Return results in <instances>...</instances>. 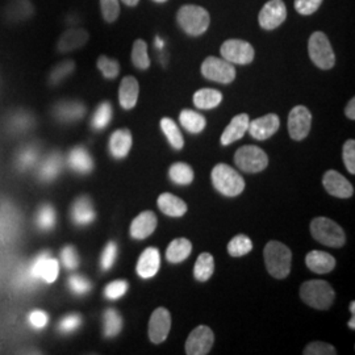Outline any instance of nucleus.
<instances>
[{
  "mask_svg": "<svg viewBox=\"0 0 355 355\" xmlns=\"http://www.w3.org/2000/svg\"><path fill=\"white\" fill-rule=\"evenodd\" d=\"M60 274L58 261L51 257V254L41 253L31 262L29 267L21 271L20 282L23 286H35L38 282H45L51 284L55 282Z\"/></svg>",
  "mask_w": 355,
  "mask_h": 355,
  "instance_id": "f257e3e1",
  "label": "nucleus"
},
{
  "mask_svg": "<svg viewBox=\"0 0 355 355\" xmlns=\"http://www.w3.org/2000/svg\"><path fill=\"white\" fill-rule=\"evenodd\" d=\"M267 271L277 279H284L291 272V250L279 241H270L263 250Z\"/></svg>",
  "mask_w": 355,
  "mask_h": 355,
  "instance_id": "f03ea898",
  "label": "nucleus"
},
{
  "mask_svg": "<svg viewBox=\"0 0 355 355\" xmlns=\"http://www.w3.org/2000/svg\"><path fill=\"white\" fill-rule=\"evenodd\" d=\"M178 24L189 36L198 37L202 36L211 24V16L208 11L193 4L183 6L177 16Z\"/></svg>",
  "mask_w": 355,
  "mask_h": 355,
  "instance_id": "7ed1b4c3",
  "label": "nucleus"
},
{
  "mask_svg": "<svg viewBox=\"0 0 355 355\" xmlns=\"http://www.w3.org/2000/svg\"><path fill=\"white\" fill-rule=\"evenodd\" d=\"M300 297L305 304L315 309L325 311L333 304L336 292L325 280H308L300 287Z\"/></svg>",
  "mask_w": 355,
  "mask_h": 355,
  "instance_id": "20e7f679",
  "label": "nucleus"
},
{
  "mask_svg": "<svg viewBox=\"0 0 355 355\" xmlns=\"http://www.w3.org/2000/svg\"><path fill=\"white\" fill-rule=\"evenodd\" d=\"M211 178L214 187L224 196L234 198L245 190L243 178L234 168L225 164L216 165L211 173Z\"/></svg>",
  "mask_w": 355,
  "mask_h": 355,
  "instance_id": "39448f33",
  "label": "nucleus"
},
{
  "mask_svg": "<svg viewBox=\"0 0 355 355\" xmlns=\"http://www.w3.org/2000/svg\"><path fill=\"white\" fill-rule=\"evenodd\" d=\"M311 234L316 241L329 248H343L346 242L343 229L328 217H316L311 223Z\"/></svg>",
  "mask_w": 355,
  "mask_h": 355,
  "instance_id": "423d86ee",
  "label": "nucleus"
},
{
  "mask_svg": "<svg viewBox=\"0 0 355 355\" xmlns=\"http://www.w3.org/2000/svg\"><path fill=\"white\" fill-rule=\"evenodd\" d=\"M308 53L312 62L321 70H330L336 64V55L329 38L324 32H315L308 41Z\"/></svg>",
  "mask_w": 355,
  "mask_h": 355,
  "instance_id": "0eeeda50",
  "label": "nucleus"
},
{
  "mask_svg": "<svg viewBox=\"0 0 355 355\" xmlns=\"http://www.w3.org/2000/svg\"><path fill=\"white\" fill-rule=\"evenodd\" d=\"M234 164L245 173H261L268 166V157L261 148L246 145L234 154Z\"/></svg>",
  "mask_w": 355,
  "mask_h": 355,
  "instance_id": "6e6552de",
  "label": "nucleus"
},
{
  "mask_svg": "<svg viewBox=\"0 0 355 355\" xmlns=\"http://www.w3.org/2000/svg\"><path fill=\"white\" fill-rule=\"evenodd\" d=\"M202 74L205 79L221 85H229L236 79V69L224 58L208 57L202 64Z\"/></svg>",
  "mask_w": 355,
  "mask_h": 355,
  "instance_id": "1a4fd4ad",
  "label": "nucleus"
},
{
  "mask_svg": "<svg viewBox=\"0 0 355 355\" xmlns=\"http://www.w3.org/2000/svg\"><path fill=\"white\" fill-rule=\"evenodd\" d=\"M220 53L225 61L234 64H252L255 55L253 46L248 41L237 38L227 40L221 45Z\"/></svg>",
  "mask_w": 355,
  "mask_h": 355,
  "instance_id": "9d476101",
  "label": "nucleus"
},
{
  "mask_svg": "<svg viewBox=\"0 0 355 355\" xmlns=\"http://www.w3.org/2000/svg\"><path fill=\"white\" fill-rule=\"evenodd\" d=\"M312 125V114L304 105L293 107L288 116V133L292 140L303 141L308 137Z\"/></svg>",
  "mask_w": 355,
  "mask_h": 355,
  "instance_id": "9b49d317",
  "label": "nucleus"
},
{
  "mask_svg": "<svg viewBox=\"0 0 355 355\" xmlns=\"http://www.w3.org/2000/svg\"><path fill=\"white\" fill-rule=\"evenodd\" d=\"M287 19V8L283 0H270L262 7L258 21L265 31H274Z\"/></svg>",
  "mask_w": 355,
  "mask_h": 355,
  "instance_id": "f8f14e48",
  "label": "nucleus"
},
{
  "mask_svg": "<svg viewBox=\"0 0 355 355\" xmlns=\"http://www.w3.org/2000/svg\"><path fill=\"white\" fill-rule=\"evenodd\" d=\"M215 343V334L209 327L200 325L192 330L186 341V353L189 355L208 354Z\"/></svg>",
  "mask_w": 355,
  "mask_h": 355,
  "instance_id": "ddd939ff",
  "label": "nucleus"
},
{
  "mask_svg": "<svg viewBox=\"0 0 355 355\" xmlns=\"http://www.w3.org/2000/svg\"><path fill=\"white\" fill-rule=\"evenodd\" d=\"M171 329V315L170 312L164 308L159 306L153 312L150 320H149V340L155 345L165 343L168 333Z\"/></svg>",
  "mask_w": 355,
  "mask_h": 355,
  "instance_id": "4468645a",
  "label": "nucleus"
},
{
  "mask_svg": "<svg viewBox=\"0 0 355 355\" xmlns=\"http://www.w3.org/2000/svg\"><path fill=\"white\" fill-rule=\"evenodd\" d=\"M322 184L329 195L340 199L352 198L354 193L353 184L336 170H328L325 173L322 178Z\"/></svg>",
  "mask_w": 355,
  "mask_h": 355,
  "instance_id": "2eb2a0df",
  "label": "nucleus"
},
{
  "mask_svg": "<svg viewBox=\"0 0 355 355\" xmlns=\"http://www.w3.org/2000/svg\"><path fill=\"white\" fill-rule=\"evenodd\" d=\"M279 127V116L268 114L250 121L248 130L255 140L265 141L268 140L270 137H272L278 132Z\"/></svg>",
  "mask_w": 355,
  "mask_h": 355,
  "instance_id": "dca6fc26",
  "label": "nucleus"
},
{
  "mask_svg": "<svg viewBox=\"0 0 355 355\" xmlns=\"http://www.w3.org/2000/svg\"><path fill=\"white\" fill-rule=\"evenodd\" d=\"M158 220L152 211H145L137 216L130 225V236L135 240H145L152 236L157 228Z\"/></svg>",
  "mask_w": 355,
  "mask_h": 355,
  "instance_id": "f3484780",
  "label": "nucleus"
},
{
  "mask_svg": "<svg viewBox=\"0 0 355 355\" xmlns=\"http://www.w3.org/2000/svg\"><path fill=\"white\" fill-rule=\"evenodd\" d=\"M161 266V255L157 248H148L141 254L136 271L142 279H150L157 275Z\"/></svg>",
  "mask_w": 355,
  "mask_h": 355,
  "instance_id": "a211bd4d",
  "label": "nucleus"
},
{
  "mask_svg": "<svg viewBox=\"0 0 355 355\" xmlns=\"http://www.w3.org/2000/svg\"><path fill=\"white\" fill-rule=\"evenodd\" d=\"M96 218L92 202L87 196L78 198L71 207V220L78 227H87Z\"/></svg>",
  "mask_w": 355,
  "mask_h": 355,
  "instance_id": "6ab92c4d",
  "label": "nucleus"
},
{
  "mask_svg": "<svg viewBox=\"0 0 355 355\" xmlns=\"http://www.w3.org/2000/svg\"><path fill=\"white\" fill-rule=\"evenodd\" d=\"M249 114H241L234 116L230 121L228 127L225 128V130L221 135V145L228 146L230 144L236 142V141L241 140L245 136V133L248 132L249 128Z\"/></svg>",
  "mask_w": 355,
  "mask_h": 355,
  "instance_id": "aec40b11",
  "label": "nucleus"
},
{
  "mask_svg": "<svg viewBox=\"0 0 355 355\" xmlns=\"http://www.w3.org/2000/svg\"><path fill=\"white\" fill-rule=\"evenodd\" d=\"M140 94V85L135 76H125L121 80L120 89H119V102L121 108L124 110H133L139 101Z\"/></svg>",
  "mask_w": 355,
  "mask_h": 355,
  "instance_id": "412c9836",
  "label": "nucleus"
},
{
  "mask_svg": "<svg viewBox=\"0 0 355 355\" xmlns=\"http://www.w3.org/2000/svg\"><path fill=\"white\" fill-rule=\"evenodd\" d=\"M89 32L85 29H69L62 33V36L58 40L57 49L61 53L76 51L86 45L89 41Z\"/></svg>",
  "mask_w": 355,
  "mask_h": 355,
  "instance_id": "4be33fe9",
  "label": "nucleus"
},
{
  "mask_svg": "<svg viewBox=\"0 0 355 355\" xmlns=\"http://www.w3.org/2000/svg\"><path fill=\"white\" fill-rule=\"evenodd\" d=\"M110 153L116 159L125 158L132 149V133L129 129H119L110 139Z\"/></svg>",
  "mask_w": 355,
  "mask_h": 355,
  "instance_id": "5701e85b",
  "label": "nucleus"
},
{
  "mask_svg": "<svg viewBox=\"0 0 355 355\" xmlns=\"http://www.w3.org/2000/svg\"><path fill=\"white\" fill-rule=\"evenodd\" d=\"M305 265L311 271H313L316 274H328L334 270L336 259L329 253L313 250V252L306 254Z\"/></svg>",
  "mask_w": 355,
  "mask_h": 355,
  "instance_id": "b1692460",
  "label": "nucleus"
},
{
  "mask_svg": "<svg viewBox=\"0 0 355 355\" xmlns=\"http://www.w3.org/2000/svg\"><path fill=\"white\" fill-rule=\"evenodd\" d=\"M86 107L82 103L61 102L54 107V116L62 123H74L83 117Z\"/></svg>",
  "mask_w": 355,
  "mask_h": 355,
  "instance_id": "393cba45",
  "label": "nucleus"
},
{
  "mask_svg": "<svg viewBox=\"0 0 355 355\" xmlns=\"http://www.w3.org/2000/svg\"><path fill=\"white\" fill-rule=\"evenodd\" d=\"M67 164L78 174H89L94 170L92 157L83 148L71 149L67 155Z\"/></svg>",
  "mask_w": 355,
  "mask_h": 355,
  "instance_id": "a878e982",
  "label": "nucleus"
},
{
  "mask_svg": "<svg viewBox=\"0 0 355 355\" xmlns=\"http://www.w3.org/2000/svg\"><path fill=\"white\" fill-rule=\"evenodd\" d=\"M64 166V159L60 153H51L40 165L38 178L42 182L49 183L60 175Z\"/></svg>",
  "mask_w": 355,
  "mask_h": 355,
  "instance_id": "bb28decb",
  "label": "nucleus"
},
{
  "mask_svg": "<svg viewBox=\"0 0 355 355\" xmlns=\"http://www.w3.org/2000/svg\"><path fill=\"white\" fill-rule=\"evenodd\" d=\"M158 208L161 209L162 214L171 217H182L187 212V204L184 203L180 198H178L173 193L165 192L162 193L158 200Z\"/></svg>",
  "mask_w": 355,
  "mask_h": 355,
  "instance_id": "cd10ccee",
  "label": "nucleus"
},
{
  "mask_svg": "<svg viewBox=\"0 0 355 355\" xmlns=\"http://www.w3.org/2000/svg\"><path fill=\"white\" fill-rule=\"evenodd\" d=\"M192 252V243L187 239H177L170 242L166 250V258L170 263H180L190 257Z\"/></svg>",
  "mask_w": 355,
  "mask_h": 355,
  "instance_id": "c85d7f7f",
  "label": "nucleus"
},
{
  "mask_svg": "<svg viewBox=\"0 0 355 355\" xmlns=\"http://www.w3.org/2000/svg\"><path fill=\"white\" fill-rule=\"evenodd\" d=\"M223 101V94L218 89H202L195 92L193 104L199 110H212Z\"/></svg>",
  "mask_w": 355,
  "mask_h": 355,
  "instance_id": "c756f323",
  "label": "nucleus"
},
{
  "mask_svg": "<svg viewBox=\"0 0 355 355\" xmlns=\"http://www.w3.org/2000/svg\"><path fill=\"white\" fill-rule=\"evenodd\" d=\"M179 121L182 127L193 135L203 132L204 128L207 125L205 117L192 110H183L179 114Z\"/></svg>",
  "mask_w": 355,
  "mask_h": 355,
  "instance_id": "7c9ffc66",
  "label": "nucleus"
},
{
  "mask_svg": "<svg viewBox=\"0 0 355 355\" xmlns=\"http://www.w3.org/2000/svg\"><path fill=\"white\" fill-rule=\"evenodd\" d=\"M215 272V259L209 253H202L193 267V277L199 282H207Z\"/></svg>",
  "mask_w": 355,
  "mask_h": 355,
  "instance_id": "2f4dec72",
  "label": "nucleus"
},
{
  "mask_svg": "<svg viewBox=\"0 0 355 355\" xmlns=\"http://www.w3.org/2000/svg\"><path fill=\"white\" fill-rule=\"evenodd\" d=\"M103 324H104V336L107 338H114L116 336H119L123 329L121 315L114 308H108L104 312Z\"/></svg>",
  "mask_w": 355,
  "mask_h": 355,
  "instance_id": "473e14b6",
  "label": "nucleus"
},
{
  "mask_svg": "<svg viewBox=\"0 0 355 355\" xmlns=\"http://www.w3.org/2000/svg\"><path fill=\"white\" fill-rule=\"evenodd\" d=\"M161 129L166 136V139L168 141V144L175 149V150H180L184 146V139L183 135L180 133L179 128L174 120L168 119V117H164L161 120Z\"/></svg>",
  "mask_w": 355,
  "mask_h": 355,
  "instance_id": "72a5a7b5",
  "label": "nucleus"
},
{
  "mask_svg": "<svg viewBox=\"0 0 355 355\" xmlns=\"http://www.w3.org/2000/svg\"><path fill=\"white\" fill-rule=\"evenodd\" d=\"M168 177L170 179L179 186H189L193 182V170L190 165L183 164V162H177L168 168Z\"/></svg>",
  "mask_w": 355,
  "mask_h": 355,
  "instance_id": "f704fd0d",
  "label": "nucleus"
},
{
  "mask_svg": "<svg viewBox=\"0 0 355 355\" xmlns=\"http://www.w3.org/2000/svg\"><path fill=\"white\" fill-rule=\"evenodd\" d=\"M57 214L51 204H44L40 207L36 215V225L40 230L49 232L55 227Z\"/></svg>",
  "mask_w": 355,
  "mask_h": 355,
  "instance_id": "c9c22d12",
  "label": "nucleus"
},
{
  "mask_svg": "<svg viewBox=\"0 0 355 355\" xmlns=\"http://www.w3.org/2000/svg\"><path fill=\"white\" fill-rule=\"evenodd\" d=\"M132 62L139 70H146L150 66L148 45L144 40H136L132 49Z\"/></svg>",
  "mask_w": 355,
  "mask_h": 355,
  "instance_id": "e433bc0d",
  "label": "nucleus"
},
{
  "mask_svg": "<svg viewBox=\"0 0 355 355\" xmlns=\"http://www.w3.org/2000/svg\"><path fill=\"white\" fill-rule=\"evenodd\" d=\"M112 120V105L108 102L99 104L95 114L92 116L91 125L95 130H103L104 128L108 127Z\"/></svg>",
  "mask_w": 355,
  "mask_h": 355,
  "instance_id": "4c0bfd02",
  "label": "nucleus"
},
{
  "mask_svg": "<svg viewBox=\"0 0 355 355\" xmlns=\"http://www.w3.org/2000/svg\"><path fill=\"white\" fill-rule=\"evenodd\" d=\"M253 249V242L246 234H239L233 237L228 243V253L230 257H243L250 253Z\"/></svg>",
  "mask_w": 355,
  "mask_h": 355,
  "instance_id": "58836bf2",
  "label": "nucleus"
},
{
  "mask_svg": "<svg viewBox=\"0 0 355 355\" xmlns=\"http://www.w3.org/2000/svg\"><path fill=\"white\" fill-rule=\"evenodd\" d=\"M38 159V149L35 146H26L24 149H21V152L19 153L17 159H16V165L26 171L28 168H31L32 166L36 165Z\"/></svg>",
  "mask_w": 355,
  "mask_h": 355,
  "instance_id": "ea45409f",
  "label": "nucleus"
},
{
  "mask_svg": "<svg viewBox=\"0 0 355 355\" xmlns=\"http://www.w3.org/2000/svg\"><path fill=\"white\" fill-rule=\"evenodd\" d=\"M96 64L105 79H114L120 73V64L107 55H101Z\"/></svg>",
  "mask_w": 355,
  "mask_h": 355,
  "instance_id": "a19ab883",
  "label": "nucleus"
},
{
  "mask_svg": "<svg viewBox=\"0 0 355 355\" xmlns=\"http://www.w3.org/2000/svg\"><path fill=\"white\" fill-rule=\"evenodd\" d=\"M76 69V64L73 61H64L60 64H57L53 71H51L49 82L51 85H58L64 80V78L70 76Z\"/></svg>",
  "mask_w": 355,
  "mask_h": 355,
  "instance_id": "79ce46f5",
  "label": "nucleus"
},
{
  "mask_svg": "<svg viewBox=\"0 0 355 355\" xmlns=\"http://www.w3.org/2000/svg\"><path fill=\"white\" fill-rule=\"evenodd\" d=\"M67 286H69L70 291L76 293L78 296H83V295L89 293L92 288L91 282L82 275H71L67 280Z\"/></svg>",
  "mask_w": 355,
  "mask_h": 355,
  "instance_id": "37998d69",
  "label": "nucleus"
},
{
  "mask_svg": "<svg viewBox=\"0 0 355 355\" xmlns=\"http://www.w3.org/2000/svg\"><path fill=\"white\" fill-rule=\"evenodd\" d=\"M103 19L107 23H114L120 16V3L119 0H101Z\"/></svg>",
  "mask_w": 355,
  "mask_h": 355,
  "instance_id": "c03bdc74",
  "label": "nucleus"
},
{
  "mask_svg": "<svg viewBox=\"0 0 355 355\" xmlns=\"http://www.w3.org/2000/svg\"><path fill=\"white\" fill-rule=\"evenodd\" d=\"M129 284L125 280H114L112 283L107 284L104 288V296L110 300H117L121 299L127 293Z\"/></svg>",
  "mask_w": 355,
  "mask_h": 355,
  "instance_id": "a18cd8bd",
  "label": "nucleus"
},
{
  "mask_svg": "<svg viewBox=\"0 0 355 355\" xmlns=\"http://www.w3.org/2000/svg\"><path fill=\"white\" fill-rule=\"evenodd\" d=\"M116 258H117V245L114 242H108L101 257V267L103 271L111 270L116 262Z\"/></svg>",
  "mask_w": 355,
  "mask_h": 355,
  "instance_id": "49530a36",
  "label": "nucleus"
},
{
  "mask_svg": "<svg viewBox=\"0 0 355 355\" xmlns=\"http://www.w3.org/2000/svg\"><path fill=\"white\" fill-rule=\"evenodd\" d=\"M303 353L304 355H336L337 350L329 343L316 341V343H311L308 346H305Z\"/></svg>",
  "mask_w": 355,
  "mask_h": 355,
  "instance_id": "de8ad7c7",
  "label": "nucleus"
},
{
  "mask_svg": "<svg viewBox=\"0 0 355 355\" xmlns=\"http://www.w3.org/2000/svg\"><path fill=\"white\" fill-rule=\"evenodd\" d=\"M61 261H62L66 270H74L79 266V255H78L76 248L71 245L64 246L61 252Z\"/></svg>",
  "mask_w": 355,
  "mask_h": 355,
  "instance_id": "09e8293b",
  "label": "nucleus"
},
{
  "mask_svg": "<svg viewBox=\"0 0 355 355\" xmlns=\"http://www.w3.org/2000/svg\"><path fill=\"white\" fill-rule=\"evenodd\" d=\"M343 164L350 174H355V141L347 140L343 145Z\"/></svg>",
  "mask_w": 355,
  "mask_h": 355,
  "instance_id": "8fccbe9b",
  "label": "nucleus"
},
{
  "mask_svg": "<svg viewBox=\"0 0 355 355\" xmlns=\"http://www.w3.org/2000/svg\"><path fill=\"white\" fill-rule=\"evenodd\" d=\"M80 325H82V318L79 315H69V316H64L58 322V330L64 334H70L79 329Z\"/></svg>",
  "mask_w": 355,
  "mask_h": 355,
  "instance_id": "3c124183",
  "label": "nucleus"
},
{
  "mask_svg": "<svg viewBox=\"0 0 355 355\" xmlns=\"http://www.w3.org/2000/svg\"><path fill=\"white\" fill-rule=\"evenodd\" d=\"M321 4L322 0H295V10L300 15L308 16L316 12Z\"/></svg>",
  "mask_w": 355,
  "mask_h": 355,
  "instance_id": "603ef678",
  "label": "nucleus"
},
{
  "mask_svg": "<svg viewBox=\"0 0 355 355\" xmlns=\"http://www.w3.org/2000/svg\"><path fill=\"white\" fill-rule=\"evenodd\" d=\"M29 324L35 328V329H42V328H45L46 325H48V321H49V318H48V315L44 312V311H40V309H36V311H33V312H31L29 313Z\"/></svg>",
  "mask_w": 355,
  "mask_h": 355,
  "instance_id": "864d4df0",
  "label": "nucleus"
},
{
  "mask_svg": "<svg viewBox=\"0 0 355 355\" xmlns=\"http://www.w3.org/2000/svg\"><path fill=\"white\" fill-rule=\"evenodd\" d=\"M345 114L346 117L350 120H355V99L353 98L350 102L347 103L346 108H345Z\"/></svg>",
  "mask_w": 355,
  "mask_h": 355,
  "instance_id": "5fc2aeb1",
  "label": "nucleus"
},
{
  "mask_svg": "<svg viewBox=\"0 0 355 355\" xmlns=\"http://www.w3.org/2000/svg\"><path fill=\"white\" fill-rule=\"evenodd\" d=\"M125 6H128V7H135V6H137L139 4V1L140 0H121Z\"/></svg>",
  "mask_w": 355,
  "mask_h": 355,
  "instance_id": "6e6d98bb",
  "label": "nucleus"
},
{
  "mask_svg": "<svg viewBox=\"0 0 355 355\" xmlns=\"http://www.w3.org/2000/svg\"><path fill=\"white\" fill-rule=\"evenodd\" d=\"M349 328H352V329H354L355 328V316H353V318L349 321Z\"/></svg>",
  "mask_w": 355,
  "mask_h": 355,
  "instance_id": "4d7b16f0",
  "label": "nucleus"
},
{
  "mask_svg": "<svg viewBox=\"0 0 355 355\" xmlns=\"http://www.w3.org/2000/svg\"><path fill=\"white\" fill-rule=\"evenodd\" d=\"M350 311H352V313H353V315H355V302H352V303H350Z\"/></svg>",
  "mask_w": 355,
  "mask_h": 355,
  "instance_id": "13d9d810",
  "label": "nucleus"
},
{
  "mask_svg": "<svg viewBox=\"0 0 355 355\" xmlns=\"http://www.w3.org/2000/svg\"><path fill=\"white\" fill-rule=\"evenodd\" d=\"M153 1H155V3H165L167 0H153Z\"/></svg>",
  "mask_w": 355,
  "mask_h": 355,
  "instance_id": "bf43d9fd",
  "label": "nucleus"
}]
</instances>
